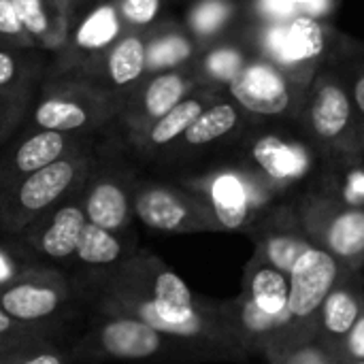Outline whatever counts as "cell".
Instances as JSON below:
<instances>
[{"mask_svg": "<svg viewBox=\"0 0 364 364\" xmlns=\"http://www.w3.org/2000/svg\"><path fill=\"white\" fill-rule=\"evenodd\" d=\"M341 364H364V360H341Z\"/></svg>", "mask_w": 364, "mask_h": 364, "instance_id": "obj_39", "label": "cell"}, {"mask_svg": "<svg viewBox=\"0 0 364 364\" xmlns=\"http://www.w3.org/2000/svg\"><path fill=\"white\" fill-rule=\"evenodd\" d=\"M190 43L181 36H166L156 41L147 51H145V62L151 68H164L183 62L190 55Z\"/></svg>", "mask_w": 364, "mask_h": 364, "instance_id": "obj_28", "label": "cell"}, {"mask_svg": "<svg viewBox=\"0 0 364 364\" xmlns=\"http://www.w3.org/2000/svg\"><path fill=\"white\" fill-rule=\"evenodd\" d=\"M245 66V58L239 49H232V47H224V49H218L213 53H209L207 58V70L211 77L220 79V81H232L235 75Z\"/></svg>", "mask_w": 364, "mask_h": 364, "instance_id": "obj_29", "label": "cell"}, {"mask_svg": "<svg viewBox=\"0 0 364 364\" xmlns=\"http://www.w3.org/2000/svg\"><path fill=\"white\" fill-rule=\"evenodd\" d=\"M343 269L328 252L320 247H309L292 267L288 282H290V296H288V311L296 326L309 333L316 339V318L318 311L341 279Z\"/></svg>", "mask_w": 364, "mask_h": 364, "instance_id": "obj_12", "label": "cell"}, {"mask_svg": "<svg viewBox=\"0 0 364 364\" xmlns=\"http://www.w3.org/2000/svg\"><path fill=\"white\" fill-rule=\"evenodd\" d=\"M66 158V139L62 132H53V130H41L34 136H30L28 141H23L15 156L11 166L6 168V173L0 175V192L9 190L11 186L19 183L21 179L30 177L32 173L58 162Z\"/></svg>", "mask_w": 364, "mask_h": 364, "instance_id": "obj_17", "label": "cell"}, {"mask_svg": "<svg viewBox=\"0 0 364 364\" xmlns=\"http://www.w3.org/2000/svg\"><path fill=\"white\" fill-rule=\"evenodd\" d=\"M239 126V111L230 102H220L205 109L194 124L183 132V141L190 147H207L232 134Z\"/></svg>", "mask_w": 364, "mask_h": 364, "instance_id": "obj_19", "label": "cell"}, {"mask_svg": "<svg viewBox=\"0 0 364 364\" xmlns=\"http://www.w3.org/2000/svg\"><path fill=\"white\" fill-rule=\"evenodd\" d=\"M299 222L311 245L328 252L343 269L364 267V207L341 198L326 181L294 198Z\"/></svg>", "mask_w": 364, "mask_h": 364, "instance_id": "obj_3", "label": "cell"}, {"mask_svg": "<svg viewBox=\"0 0 364 364\" xmlns=\"http://www.w3.org/2000/svg\"><path fill=\"white\" fill-rule=\"evenodd\" d=\"M85 181V164L62 158L0 192V239L19 235L36 218L75 196Z\"/></svg>", "mask_w": 364, "mask_h": 364, "instance_id": "obj_6", "label": "cell"}, {"mask_svg": "<svg viewBox=\"0 0 364 364\" xmlns=\"http://www.w3.org/2000/svg\"><path fill=\"white\" fill-rule=\"evenodd\" d=\"M364 311V288L356 271H346L324 299L316 318V341L339 356L341 343Z\"/></svg>", "mask_w": 364, "mask_h": 364, "instance_id": "obj_15", "label": "cell"}, {"mask_svg": "<svg viewBox=\"0 0 364 364\" xmlns=\"http://www.w3.org/2000/svg\"><path fill=\"white\" fill-rule=\"evenodd\" d=\"M213 218L218 232L247 235L262 215L282 203L243 164L220 168L207 177L186 183Z\"/></svg>", "mask_w": 364, "mask_h": 364, "instance_id": "obj_5", "label": "cell"}, {"mask_svg": "<svg viewBox=\"0 0 364 364\" xmlns=\"http://www.w3.org/2000/svg\"><path fill=\"white\" fill-rule=\"evenodd\" d=\"M134 250H136V235L122 237L111 230L98 228L94 224H85L70 264H77L83 271H100L122 262Z\"/></svg>", "mask_w": 364, "mask_h": 364, "instance_id": "obj_18", "label": "cell"}, {"mask_svg": "<svg viewBox=\"0 0 364 364\" xmlns=\"http://www.w3.org/2000/svg\"><path fill=\"white\" fill-rule=\"evenodd\" d=\"M158 13V0H126L124 2V15L130 21L147 23Z\"/></svg>", "mask_w": 364, "mask_h": 364, "instance_id": "obj_35", "label": "cell"}, {"mask_svg": "<svg viewBox=\"0 0 364 364\" xmlns=\"http://www.w3.org/2000/svg\"><path fill=\"white\" fill-rule=\"evenodd\" d=\"M350 87V85H348ZM350 98L354 105V113H356V122H358V130L363 136L364 143V64H360L354 73H352V90H350Z\"/></svg>", "mask_w": 364, "mask_h": 364, "instance_id": "obj_34", "label": "cell"}, {"mask_svg": "<svg viewBox=\"0 0 364 364\" xmlns=\"http://www.w3.org/2000/svg\"><path fill=\"white\" fill-rule=\"evenodd\" d=\"M328 160L301 126L299 130L275 126L250 141L241 164L279 200H294L324 181Z\"/></svg>", "mask_w": 364, "mask_h": 364, "instance_id": "obj_1", "label": "cell"}, {"mask_svg": "<svg viewBox=\"0 0 364 364\" xmlns=\"http://www.w3.org/2000/svg\"><path fill=\"white\" fill-rule=\"evenodd\" d=\"M262 51L264 60L307 87L316 70L324 66L322 62L335 51L333 32L311 15L269 21L262 30Z\"/></svg>", "mask_w": 364, "mask_h": 364, "instance_id": "obj_8", "label": "cell"}, {"mask_svg": "<svg viewBox=\"0 0 364 364\" xmlns=\"http://www.w3.org/2000/svg\"><path fill=\"white\" fill-rule=\"evenodd\" d=\"M13 77V60L6 53H0V85Z\"/></svg>", "mask_w": 364, "mask_h": 364, "instance_id": "obj_37", "label": "cell"}, {"mask_svg": "<svg viewBox=\"0 0 364 364\" xmlns=\"http://www.w3.org/2000/svg\"><path fill=\"white\" fill-rule=\"evenodd\" d=\"M145 66V47L139 38H126L111 53L109 70L115 83L134 81Z\"/></svg>", "mask_w": 364, "mask_h": 364, "instance_id": "obj_24", "label": "cell"}, {"mask_svg": "<svg viewBox=\"0 0 364 364\" xmlns=\"http://www.w3.org/2000/svg\"><path fill=\"white\" fill-rule=\"evenodd\" d=\"M60 326H43V324H23L0 309V358L15 356L23 348L43 341L55 339Z\"/></svg>", "mask_w": 364, "mask_h": 364, "instance_id": "obj_20", "label": "cell"}, {"mask_svg": "<svg viewBox=\"0 0 364 364\" xmlns=\"http://www.w3.org/2000/svg\"><path fill=\"white\" fill-rule=\"evenodd\" d=\"M241 294L247 296L264 314H269L277 320H292L290 311H288L290 282H288L286 273L252 258L243 273Z\"/></svg>", "mask_w": 364, "mask_h": 364, "instance_id": "obj_16", "label": "cell"}, {"mask_svg": "<svg viewBox=\"0 0 364 364\" xmlns=\"http://www.w3.org/2000/svg\"><path fill=\"white\" fill-rule=\"evenodd\" d=\"M117 34V17L111 6L94 11L77 32V43L83 47H102Z\"/></svg>", "mask_w": 364, "mask_h": 364, "instance_id": "obj_26", "label": "cell"}, {"mask_svg": "<svg viewBox=\"0 0 364 364\" xmlns=\"http://www.w3.org/2000/svg\"><path fill=\"white\" fill-rule=\"evenodd\" d=\"M205 111L200 100H181L177 107H173L166 115L156 119V124L149 128L147 139L154 147H162L173 143L175 139L183 136V132L194 124V119Z\"/></svg>", "mask_w": 364, "mask_h": 364, "instance_id": "obj_21", "label": "cell"}, {"mask_svg": "<svg viewBox=\"0 0 364 364\" xmlns=\"http://www.w3.org/2000/svg\"><path fill=\"white\" fill-rule=\"evenodd\" d=\"M90 326L68 346L75 364L173 363L194 364L173 339L141 320L122 314L92 311Z\"/></svg>", "mask_w": 364, "mask_h": 364, "instance_id": "obj_2", "label": "cell"}, {"mask_svg": "<svg viewBox=\"0 0 364 364\" xmlns=\"http://www.w3.org/2000/svg\"><path fill=\"white\" fill-rule=\"evenodd\" d=\"M230 6L224 0H205L192 15V26L200 34H213L228 19Z\"/></svg>", "mask_w": 364, "mask_h": 364, "instance_id": "obj_30", "label": "cell"}, {"mask_svg": "<svg viewBox=\"0 0 364 364\" xmlns=\"http://www.w3.org/2000/svg\"><path fill=\"white\" fill-rule=\"evenodd\" d=\"M186 83L179 75H162L158 77L145 94V109L151 117L160 119L173 107H177L183 98Z\"/></svg>", "mask_w": 364, "mask_h": 364, "instance_id": "obj_23", "label": "cell"}, {"mask_svg": "<svg viewBox=\"0 0 364 364\" xmlns=\"http://www.w3.org/2000/svg\"><path fill=\"white\" fill-rule=\"evenodd\" d=\"M87 220L79 196H70L36 218L19 235L2 239L26 264L55 267L73 262L77 243Z\"/></svg>", "mask_w": 364, "mask_h": 364, "instance_id": "obj_9", "label": "cell"}, {"mask_svg": "<svg viewBox=\"0 0 364 364\" xmlns=\"http://www.w3.org/2000/svg\"><path fill=\"white\" fill-rule=\"evenodd\" d=\"M30 264H26L2 239H0V288L17 279Z\"/></svg>", "mask_w": 364, "mask_h": 364, "instance_id": "obj_32", "label": "cell"}, {"mask_svg": "<svg viewBox=\"0 0 364 364\" xmlns=\"http://www.w3.org/2000/svg\"><path fill=\"white\" fill-rule=\"evenodd\" d=\"M85 122H87V113L77 102L53 98V100L43 102L36 109V124L43 130L68 132V130H77V128L85 126Z\"/></svg>", "mask_w": 364, "mask_h": 364, "instance_id": "obj_22", "label": "cell"}, {"mask_svg": "<svg viewBox=\"0 0 364 364\" xmlns=\"http://www.w3.org/2000/svg\"><path fill=\"white\" fill-rule=\"evenodd\" d=\"M0 32H6V34L21 32V21L17 17L13 0H0Z\"/></svg>", "mask_w": 364, "mask_h": 364, "instance_id": "obj_36", "label": "cell"}, {"mask_svg": "<svg viewBox=\"0 0 364 364\" xmlns=\"http://www.w3.org/2000/svg\"><path fill=\"white\" fill-rule=\"evenodd\" d=\"M254 243V260L264 262L286 275H290L294 262L314 247L307 239L294 200L277 203L267 215L258 220V224L247 232Z\"/></svg>", "mask_w": 364, "mask_h": 364, "instance_id": "obj_13", "label": "cell"}, {"mask_svg": "<svg viewBox=\"0 0 364 364\" xmlns=\"http://www.w3.org/2000/svg\"><path fill=\"white\" fill-rule=\"evenodd\" d=\"M299 126L333 160V156H356L364 147L350 87L326 64L311 77Z\"/></svg>", "mask_w": 364, "mask_h": 364, "instance_id": "obj_4", "label": "cell"}, {"mask_svg": "<svg viewBox=\"0 0 364 364\" xmlns=\"http://www.w3.org/2000/svg\"><path fill=\"white\" fill-rule=\"evenodd\" d=\"M333 9V0H260V11L267 21H284L294 15L322 17Z\"/></svg>", "mask_w": 364, "mask_h": 364, "instance_id": "obj_25", "label": "cell"}, {"mask_svg": "<svg viewBox=\"0 0 364 364\" xmlns=\"http://www.w3.org/2000/svg\"><path fill=\"white\" fill-rule=\"evenodd\" d=\"M132 192L134 186L117 177H96L92 181H83L77 196L87 224L122 237H134Z\"/></svg>", "mask_w": 364, "mask_h": 364, "instance_id": "obj_14", "label": "cell"}, {"mask_svg": "<svg viewBox=\"0 0 364 364\" xmlns=\"http://www.w3.org/2000/svg\"><path fill=\"white\" fill-rule=\"evenodd\" d=\"M0 364H15V360H13V356H4V358H0Z\"/></svg>", "mask_w": 364, "mask_h": 364, "instance_id": "obj_38", "label": "cell"}, {"mask_svg": "<svg viewBox=\"0 0 364 364\" xmlns=\"http://www.w3.org/2000/svg\"><path fill=\"white\" fill-rule=\"evenodd\" d=\"M17 17L21 21V26H26L30 32H45L47 28V17L41 9V0H13Z\"/></svg>", "mask_w": 364, "mask_h": 364, "instance_id": "obj_31", "label": "cell"}, {"mask_svg": "<svg viewBox=\"0 0 364 364\" xmlns=\"http://www.w3.org/2000/svg\"><path fill=\"white\" fill-rule=\"evenodd\" d=\"M83 303L79 286L64 269L30 264L0 288V309L23 324L60 326L75 305Z\"/></svg>", "mask_w": 364, "mask_h": 364, "instance_id": "obj_7", "label": "cell"}, {"mask_svg": "<svg viewBox=\"0 0 364 364\" xmlns=\"http://www.w3.org/2000/svg\"><path fill=\"white\" fill-rule=\"evenodd\" d=\"M232 98L254 117L299 122L307 87L269 60L245 62L228 83Z\"/></svg>", "mask_w": 364, "mask_h": 364, "instance_id": "obj_10", "label": "cell"}, {"mask_svg": "<svg viewBox=\"0 0 364 364\" xmlns=\"http://www.w3.org/2000/svg\"><path fill=\"white\" fill-rule=\"evenodd\" d=\"M15 364H75L68 348L60 346L58 339L36 341L13 356Z\"/></svg>", "mask_w": 364, "mask_h": 364, "instance_id": "obj_27", "label": "cell"}, {"mask_svg": "<svg viewBox=\"0 0 364 364\" xmlns=\"http://www.w3.org/2000/svg\"><path fill=\"white\" fill-rule=\"evenodd\" d=\"M132 215L145 228L162 235L218 232V226L209 211L186 188L160 183L134 186Z\"/></svg>", "mask_w": 364, "mask_h": 364, "instance_id": "obj_11", "label": "cell"}, {"mask_svg": "<svg viewBox=\"0 0 364 364\" xmlns=\"http://www.w3.org/2000/svg\"><path fill=\"white\" fill-rule=\"evenodd\" d=\"M341 360H364V311L339 350Z\"/></svg>", "mask_w": 364, "mask_h": 364, "instance_id": "obj_33", "label": "cell"}]
</instances>
